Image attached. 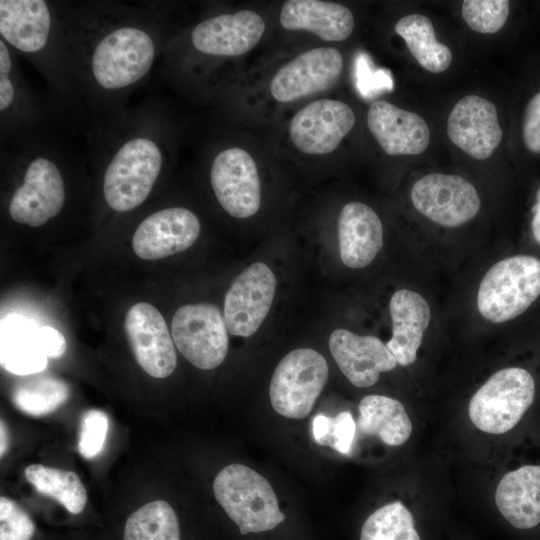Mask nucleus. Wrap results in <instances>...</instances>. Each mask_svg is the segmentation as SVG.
Instances as JSON below:
<instances>
[{"label": "nucleus", "instance_id": "33", "mask_svg": "<svg viewBox=\"0 0 540 540\" xmlns=\"http://www.w3.org/2000/svg\"><path fill=\"white\" fill-rule=\"evenodd\" d=\"M510 13L507 0H465L462 17L468 27L481 34H494L505 25Z\"/></svg>", "mask_w": 540, "mask_h": 540}, {"label": "nucleus", "instance_id": "32", "mask_svg": "<svg viewBox=\"0 0 540 540\" xmlns=\"http://www.w3.org/2000/svg\"><path fill=\"white\" fill-rule=\"evenodd\" d=\"M356 427L353 416L348 411L340 412L335 417L317 415L312 422L315 441L345 455L351 452Z\"/></svg>", "mask_w": 540, "mask_h": 540}, {"label": "nucleus", "instance_id": "23", "mask_svg": "<svg viewBox=\"0 0 540 540\" xmlns=\"http://www.w3.org/2000/svg\"><path fill=\"white\" fill-rule=\"evenodd\" d=\"M279 21L286 30H305L329 42L347 39L355 20L344 5L320 0H288L280 11Z\"/></svg>", "mask_w": 540, "mask_h": 540}, {"label": "nucleus", "instance_id": "12", "mask_svg": "<svg viewBox=\"0 0 540 540\" xmlns=\"http://www.w3.org/2000/svg\"><path fill=\"white\" fill-rule=\"evenodd\" d=\"M210 182L221 207L232 217L253 216L261 204V184L252 156L242 148H227L211 165Z\"/></svg>", "mask_w": 540, "mask_h": 540}, {"label": "nucleus", "instance_id": "21", "mask_svg": "<svg viewBox=\"0 0 540 540\" xmlns=\"http://www.w3.org/2000/svg\"><path fill=\"white\" fill-rule=\"evenodd\" d=\"M338 241L343 264L352 269L368 266L383 246V226L377 213L362 202H349L338 218Z\"/></svg>", "mask_w": 540, "mask_h": 540}, {"label": "nucleus", "instance_id": "20", "mask_svg": "<svg viewBox=\"0 0 540 540\" xmlns=\"http://www.w3.org/2000/svg\"><path fill=\"white\" fill-rule=\"evenodd\" d=\"M367 125L383 151L391 156L419 155L430 142L429 127L420 115L385 100L370 105Z\"/></svg>", "mask_w": 540, "mask_h": 540}, {"label": "nucleus", "instance_id": "13", "mask_svg": "<svg viewBox=\"0 0 540 540\" xmlns=\"http://www.w3.org/2000/svg\"><path fill=\"white\" fill-rule=\"evenodd\" d=\"M355 121V114L346 103L320 99L311 102L293 116L289 135L295 147L305 154H329L349 134Z\"/></svg>", "mask_w": 540, "mask_h": 540}, {"label": "nucleus", "instance_id": "40", "mask_svg": "<svg viewBox=\"0 0 540 540\" xmlns=\"http://www.w3.org/2000/svg\"><path fill=\"white\" fill-rule=\"evenodd\" d=\"M0 434H1L0 454H1V457H3V455L6 453L8 449L9 439H8V432H7L6 424L2 420L0 424Z\"/></svg>", "mask_w": 540, "mask_h": 540}, {"label": "nucleus", "instance_id": "1", "mask_svg": "<svg viewBox=\"0 0 540 540\" xmlns=\"http://www.w3.org/2000/svg\"><path fill=\"white\" fill-rule=\"evenodd\" d=\"M96 38L89 56V73L103 91L121 92L150 72L157 56L155 35L144 26L125 23Z\"/></svg>", "mask_w": 540, "mask_h": 540}, {"label": "nucleus", "instance_id": "39", "mask_svg": "<svg viewBox=\"0 0 540 540\" xmlns=\"http://www.w3.org/2000/svg\"><path fill=\"white\" fill-rule=\"evenodd\" d=\"M530 227L534 240L540 244V186L536 190L535 200L531 208Z\"/></svg>", "mask_w": 540, "mask_h": 540}, {"label": "nucleus", "instance_id": "34", "mask_svg": "<svg viewBox=\"0 0 540 540\" xmlns=\"http://www.w3.org/2000/svg\"><path fill=\"white\" fill-rule=\"evenodd\" d=\"M36 525L29 513L16 501L0 498V540H32Z\"/></svg>", "mask_w": 540, "mask_h": 540}, {"label": "nucleus", "instance_id": "17", "mask_svg": "<svg viewBox=\"0 0 540 540\" xmlns=\"http://www.w3.org/2000/svg\"><path fill=\"white\" fill-rule=\"evenodd\" d=\"M447 135L453 144L472 158H489L503 138L495 105L478 95L463 97L449 114Z\"/></svg>", "mask_w": 540, "mask_h": 540}, {"label": "nucleus", "instance_id": "5", "mask_svg": "<svg viewBox=\"0 0 540 540\" xmlns=\"http://www.w3.org/2000/svg\"><path fill=\"white\" fill-rule=\"evenodd\" d=\"M535 397L532 375L520 367L494 373L473 395L469 417L481 431L503 434L514 428Z\"/></svg>", "mask_w": 540, "mask_h": 540}, {"label": "nucleus", "instance_id": "18", "mask_svg": "<svg viewBox=\"0 0 540 540\" xmlns=\"http://www.w3.org/2000/svg\"><path fill=\"white\" fill-rule=\"evenodd\" d=\"M265 22L251 10L224 13L203 20L191 32L196 50L213 56H240L262 38Z\"/></svg>", "mask_w": 540, "mask_h": 540}, {"label": "nucleus", "instance_id": "35", "mask_svg": "<svg viewBox=\"0 0 540 540\" xmlns=\"http://www.w3.org/2000/svg\"><path fill=\"white\" fill-rule=\"evenodd\" d=\"M109 428L105 412L91 409L84 413L78 437L77 449L85 459L96 457L103 449Z\"/></svg>", "mask_w": 540, "mask_h": 540}, {"label": "nucleus", "instance_id": "9", "mask_svg": "<svg viewBox=\"0 0 540 540\" xmlns=\"http://www.w3.org/2000/svg\"><path fill=\"white\" fill-rule=\"evenodd\" d=\"M414 208L432 222L444 227H459L479 212L481 200L467 179L445 173H430L417 180L411 189Z\"/></svg>", "mask_w": 540, "mask_h": 540}, {"label": "nucleus", "instance_id": "4", "mask_svg": "<svg viewBox=\"0 0 540 540\" xmlns=\"http://www.w3.org/2000/svg\"><path fill=\"white\" fill-rule=\"evenodd\" d=\"M540 296V260L532 255L504 258L485 273L477 292L480 315L504 323L525 312Z\"/></svg>", "mask_w": 540, "mask_h": 540}, {"label": "nucleus", "instance_id": "19", "mask_svg": "<svg viewBox=\"0 0 540 540\" xmlns=\"http://www.w3.org/2000/svg\"><path fill=\"white\" fill-rule=\"evenodd\" d=\"M329 349L343 375L356 387L374 385L382 372L397 366V361L379 338L336 329L329 337Z\"/></svg>", "mask_w": 540, "mask_h": 540}, {"label": "nucleus", "instance_id": "22", "mask_svg": "<svg viewBox=\"0 0 540 540\" xmlns=\"http://www.w3.org/2000/svg\"><path fill=\"white\" fill-rule=\"evenodd\" d=\"M392 337L386 347L400 366H409L417 359L424 333L431 320V308L418 292L397 290L389 301Z\"/></svg>", "mask_w": 540, "mask_h": 540}, {"label": "nucleus", "instance_id": "3", "mask_svg": "<svg viewBox=\"0 0 540 540\" xmlns=\"http://www.w3.org/2000/svg\"><path fill=\"white\" fill-rule=\"evenodd\" d=\"M213 492L242 535L273 530L285 520L271 484L243 464L224 467L214 479Z\"/></svg>", "mask_w": 540, "mask_h": 540}, {"label": "nucleus", "instance_id": "16", "mask_svg": "<svg viewBox=\"0 0 540 540\" xmlns=\"http://www.w3.org/2000/svg\"><path fill=\"white\" fill-rule=\"evenodd\" d=\"M197 216L183 207L156 211L137 227L132 238L135 254L144 260H157L191 247L200 234Z\"/></svg>", "mask_w": 540, "mask_h": 540}, {"label": "nucleus", "instance_id": "37", "mask_svg": "<svg viewBox=\"0 0 540 540\" xmlns=\"http://www.w3.org/2000/svg\"><path fill=\"white\" fill-rule=\"evenodd\" d=\"M521 140L527 152L540 156V90L528 99L524 107Z\"/></svg>", "mask_w": 540, "mask_h": 540}, {"label": "nucleus", "instance_id": "26", "mask_svg": "<svg viewBox=\"0 0 540 540\" xmlns=\"http://www.w3.org/2000/svg\"><path fill=\"white\" fill-rule=\"evenodd\" d=\"M358 429L375 435L390 446L404 444L412 433V422L401 402L383 395H367L359 403Z\"/></svg>", "mask_w": 540, "mask_h": 540}, {"label": "nucleus", "instance_id": "27", "mask_svg": "<svg viewBox=\"0 0 540 540\" xmlns=\"http://www.w3.org/2000/svg\"><path fill=\"white\" fill-rule=\"evenodd\" d=\"M394 29L422 68L431 73H441L449 68L452 52L447 45L437 40L428 17L408 14L397 21Z\"/></svg>", "mask_w": 540, "mask_h": 540}, {"label": "nucleus", "instance_id": "14", "mask_svg": "<svg viewBox=\"0 0 540 540\" xmlns=\"http://www.w3.org/2000/svg\"><path fill=\"white\" fill-rule=\"evenodd\" d=\"M124 328L140 367L150 376L166 378L177 365V355L164 317L147 302L134 304L126 313Z\"/></svg>", "mask_w": 540, "mask_h": 540}, {"label": "nucleus", "instance_id": "36", "mask_svg": "<svg viewBox=\"0 0 540 540\" xmlns=\"http://www.w3.org/2000/svg\"><path fill=\"white\" fill-rule=\"evenodd\" d=\"M18 78L14 67L12 53L8 44L0 39V112L1 117L7 118L15 112V106L20 103Z\"/></svg>", "mask_w": 540, "mask_h": 540}, {"label": "nucleus", "instance_id": "10", "mask_svg": "<svg viewBox=\"0 0 540 540\" xmlns=\"http://www.w3.org/2000/svg\"><path fill=\"white\" fill-rule=\"evenodd\" d=\"M0 34L14 49L39 60L43 68L58 45L54 13L43 0H1Z\"/></svg>", "mask_w": 540, "mask_h": 540}, {"label": "nucleus", "instance_id": "8", "mask_svg": "<svg viewBox=\"0 0 540 540\" xmlns=\"http://www.w3.org/2000/svg\"><path fill=\"white\" fill-rule=\"evenodd\" d=\"M171 331L179 352L201 370L216 368L227 355L228 330L220 310L213 304L180 307L172 318Z\"/></svg>", "mask_w": 540, "mask_h": 540}, {"label": "nucleus", "instance_id": "24", "mask_svg": "<svg viewBox=\"0 0 540 540\" xmlns=\"http://www.w3.org/2000/svg\"><path fill=\"white\" fill-rule=\"evenodd\" d=\"M495 503L515 528L537 526L540 523V466L525 465L505 474L496 488Z\"/></svg>", "mask_w": 540, "mask_h": 540}, {"label": "nucleus", "instance_id": "11", "mask_svg": "<svg viewBox=\"0 0 540 540\" xmlns=\"http://www.w3.org/2000/svg\"><path fill=\"white\" fill-rule=\"evenodd\" d=\"M277 280L263 262H255L233 281L224 300V321L233 336L253 335L270 311Z\"/></svg>", "mask_w": 540, "mask_h": 540}, {"label": "nucleus", "instance_id": "28", "mask_svg": "<svg viewBox=\"0 0 540 540\" xmlns=\"http://www.w3.org/2000/svg\"><path fill=\"white\" fill-rule=\"evenodd\" d=\"M25 477L37 492L53 498L69 513L78 515L83 512L87 502V491L76 473L31 464L25 469Z\"/></svg>", "mask_w": 540, "mask_h": 540}, {"label": "nucleus", "instance_id": "25", "mask_svg": "<svg viewBox=\"0 0 540 540\" xmlns=\"http://www.w3.org/2000/svg\"><path fill=\"white\" fill-rule=\"evenodd\" d=\"M39 328L30 320L11 315L2 320L1 365L16 375L42 372L48 364Z\"/></svg>", "mask_w": 540, "mask_h": 540}, {"label": "nucleus", "instance_id": "6", "mask_svg": "<svg viewBox=\"0 0 540 540\" xmlns=\"http://www.w3.org/2000/svg\"><path fill=\"white\" fill-rule=\"evenodd\" d=\"M329 374L325 358L311 348L285 355L272 375L269 396L273 409L290 419L307 417L324 389Z\"/></svg>", "mask_w": 540, "mask_h": 540}, {"label": "nucleus", "instance_id": "2", "mask_svg": "<svg viewBox=\"0 0 540 540\" xmlns=\"http://www.w3.org/2000/svg\"><path fill=\"white\" fill-rule=\"evenodd\" d=\"M164 164L156 136L137 132L112 152L103 176V195L116 212H128L150 195Z\"/></svg>", "mask_w": 540, "mask_h": 540}, {"label": "nucleus", "instance_id": "30", "mask_svg": "<svg viewBox=\"0 0 540 540\" xmlns=\"http://www.w3.org/2000/svg\"><path fill=\"white\" fill-rule=\"evenodd\" d=\"M69 397L68 385L55 377L35 376L19 382L12 391L11 400L22 412L43 416L57 410Z\"/></svg>", "mask_w": 540, "mask_h": 540}, {"label": "nucleus", "instance_id": "38", "mask_svg": "<svg viewBox=\"0 0 540 540\" xmlns=\"http://www.w3.org/2000/svg\"><path fill=\"white\" fill-rule=\"evenodd\" d=\"M39 333L48 358L57 359L65 353L66 340L57 329L42 326L39 328Z\"/></svg>", "mask_w": 540, "mask_h": 540}, {"label": "nucleus", "instance_id": "29", "mask_svg": "<svg viewBox=\"0 0 540 540\" xmlns=\"http://www.w3.org/2000/svg\"><path fill=\"white\" fill-rule=\"evenodd\" d=\"M122 540H182L179 518L164 500L146 503L125 520Z\"/></svg>", "mask_w": 540, "mask_h": 540}, {"label": "nucleus", "instance_id": "7", "mask_svg": "<svg viewBox=\"0 0 540 540\" xmlns=\"http://www.w3.org/2000/svg\"><path fill=\"white\" fill-rule=\"evenodd\" d=\"M20 185L13 192L8 211L19 224L39 227L57 216L66 198L59 165L48 152L29 154Z\"/></svg>", "mask_w": 540, "mask_h": 540}, {"label": "nucleus", "instance_id": "15", "mask_svg": "<svg viewBox=\"0 0 540 540\" xmlns=\"http://www.w3.org/2000/svg\"><path fill=\"white\" fill-rule=\"evenodd\" d=\"M342 70L343 57L338 49L314 48L282 66L270 82V92L278 102H292L330 89Z\"/></svg>", "mask_w": 540, "mask_h": 540}, {"label": "nucleus", "instance_id": "31", "mask_svg": "<svg viewBox=\"0 0 540 540\" xmlns=\"http://www.w3.org/2000/svg\"><path fill=\"white\" fill-rule=\"evenodd\" d=\"M360 540H421L411 512L399 501L374 511L363 523Z\"/></svg>", "mask_w": 540, "mask_h": 540}]
</instances>
